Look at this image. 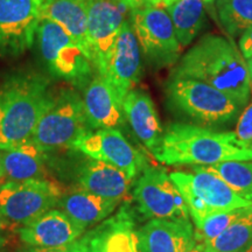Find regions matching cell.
Listing matches in <instances>:
<instances>
[{"instance_id":"6da1fadb","label":"cell","mask_w":252,"mask_h":252,"mask_svg":"<svg viewBox=\"0 0 252 252\" xmlns=\"http://www.w3.org/2000/svg\"><path fill=\"white\" fill-rule=\"evenodd\" d=\"M171 76L204 82L228 94L241 108L251 96L247 60L232 41L207 34L182 55Z\"/></svg>"},{"instance_id":"7a4b0ae2","label":"cell","mask_w":252,"mask_h":252,"mask_svg":"<svg viewBox=\"0 0 252 252\" xmlns=\"http://www.w3.org/2000/svg\"><path fill=\"white\" fill-rule=\"evenodd\" d=\"M167 166H212L229 160H252V150L237 140L235 132H217L207 126L172 123L152 153Z\"/></svg>"},{"instance_id":"3957f363","label":"cell","mask_w":252,"mask_h":252,"mask_svg":"<svg viewBox=\"0 0 252 252\" xmlns=\"http://www.w3.org/2000/svg\"><path fill=\"white\" fill-rule=\"evenodd\" d=\"M45 78L25 75L0 90V150L31 139L52 100Z\"/></svg>"},{"instance_id":"277c9868","label":"cell","mask_w":252,"mask_h":252,"mask_svg":"<svg viewBox=\"0 0 252 252\" xmlns=\"http://www.w3.org/2000/svg\"><path fill=\"white\" fill-rule=\"evenodd\" d=\"M166 97L175 111L202 126L228 124L241 110L228 94L194 78L169 76Z\"/></svg>"},{"instance_id":"5b68a950","label":"cell","mask_w":252,"mask_h":252,"mask_svg":"<svg viewBox=\"0 0 252 252\" xmlns=\"http://www.w3.org/2000/svg\"><path fill=\"white\" fill-rule=\"evenodd\" d=\"M169 176L184 196L195 228L214 214L252 206L203 166H194L191 172H173Z\"/></svg>"},{"instance_id":"8992f818","label":"cell","mask_w":252,"mask_h":252,"mask_svg":"<svg viewBox=\"0 0 252 252\" xmlns=\"http://www.w3.org/2000/svg\"><path fill=\"white\" fill-rule=\"evenodd\" d=\"M90 131L83 100L77 93L64 89L53 94L31 139L45 152L70 149L80 135Z\"/></svg>"},{"instance_id":"52a82bcc","label":"cell","mask_w":252,"mask_h":252,"mask_svg":"<svg viewBox=\"0 0 252 252\" xmlns=\"http://www.w3.org/2000/svg\"><path fill=\"white\" fill-rule=\"evenodd\" d=\"M41 58L55 77L84 87L93 78L94 63L78 43L58 24L42 19L36 32Z\"/></svg>"},{"instance_id":"ba28073f","label":"cell","mask_w":252,"mask_h":252,"mask_svg":"<svg viewBox=\"0 0 252 252\" xmlns=\"http://www.w3.org/2000/svg\"><path fill=\"white\" fill-rule=\"evenodd\" d=\"M63 188L49 179L7 180L0 184V215L15 225H26L58 207Z\"/></svg>"},{"instance_id":"9c48e42d","label":"cell","mask_w":252,"mask_h":252,"mask_svg":"<svg viewBox=\"0 0 252 252\" xmlns=\"http://www.w3.org/2000/svg\"><path fill=\"white\" fill-rule=\"evenodd\" d=\"M131 24L145 58L157 67L178 63L182 47L165 7L146 5L131 12Z\"/></svg>"},{"instance_id":"30bf717a","label":"cell","mask_w":252,"mask_h":252,"mask_svg":"<svg viewBox=\"0 0 252 252\" xmlns=\"http://www.w3.org/2000/svg\"><path fill=\"white\" fill-rule=\"evenodd\" d=\"M135 210L144 219H189L180 190L165 169L146 166L133 184Z\"/></svg>"},{"instance_id":"8fae6325","label":"cell","mask_w":252,"mask_h":252,"mask_svg":"<svg viewBox=\"0 0 252 252\" xmlns=\"http://www.w3.org/2000/svg\"><path fill=\"white\" fill-rule=\"evenodd\" d=\"M88 35L94 67L104 75L116 40L131 8L124 0H87Z\"/></svg>"},{"instance_id":"7c38bea8","label":"cell","mask_w":252,"mask_h":252,"mask_svg":"<svg viewBox=\"0 0 252 252\" xmlns=\"http://www.w3.org/2000/svg\"><path fill=\"white\" fill-rule=\"evenodd\" d=\"M70 149L78 151L91 159L116 166L133 180L147 166L143 154L132 146L118 128L88 131L72 143Z\"/></svg>"},{"instance_id":"4fadbf2b","label":"cell","mask_w":252,"mask_h":252,"mask_svg":"<svg viewBox=\"0 0 252 252\" xmlns=\"http://www.w3.org/2000/svg\"><path fill=\"white\" fill-rule=\"evenodd\" d=\"M137 214L128 201L123 202L113 215L81 236V252H140Z\"/></svg>"},{"instance_id":"5bb4252c","label":"cell","mask_w":252,"mask_h":252,"mask_svg":"<svg viewBox=\"0 0 252 252\" xmlns=\"http://www.w3.org/2000/svg\"><path fill=\"white\" fill-rule=\"evenodd\" d=\"M46 0H0V50L20 53L33 45Z\"/></svg>"},{"instance_id":"9a60e30c","label":"cell","mask_w":252,"mask_h":252,"mask_svg":"<svg viewBox=\"0 0 252 252\" xmlns=\"http://www.w3.org/2000/svg\"><path fill=\"white\" fill-rule=\"evenodd\" d=\"M130 20L125 21L110 55L103 76L122 100L134 89L141 75V52Z\"/></svg>"},{"instance_id":"2e32d148","label":"cell","mask_w":252,"mask_h":252,"mask_svg":"<svg viewBox=\"0 0 252 252\" xmlns=\"http://www.w3.org/2000/svg\"><path fill=\"white\" fill-rule=\"evenodd\" d=\"M87 230L75 223L59 208L50 209L18 229L19 237L28 248H55L70 244Z\"/></svg>"},{"instance_id":"e0dca14e","label":"cell","mask_w":252,"mask_h":252,"mask_svg":"<svg viewBox=\"0 0 252 252\" xmlns=\"http://www.w3.org/2000/svg\"><path fill=\"white\" fill-rule=\"evenodd\" d=\"M82 100L90 130L119 128L125 125L123 100L102 75L93 77L84 86Z\"/></svg>"},{"instance_id":"ac0fdd59","label":"cell","mask_w":252,"mask_h":252,"mask_svg":"<svg viewBox=\"0 0 252 252\" xmlns=\"http://www.w3.org/2000/svg\"><path fill=\"white\" fill-rule=\"evenodd\" d=\"M138 241L140 252H186L196 239L189 219H152L138 229Z\"/></svg>"},{"instance_id":"d6986e66","label":"cell","mask_w":252,"mask_h":252,"mask_svg":"<svg viewBox=\"0 0 252 252\" xmlns=\"http://www.w3.org/2000/svg\"><path fill=\"white\" fill-rule=\"evenodd\" d=\"M77 182L78 187L98 196L124 201L134 180L116 166L88 158L78 167Z\"/></svg>"},{"instance_id":"ffe728a7","label":"cell","mask_w":252,"mask_h":252,"mask_svg":"<svg viewBox=\"0 0 252 252\" xmlns=\"http://www.w3.org/2000/svg\"><path fill=\"white\" fill-rule=\"evenodd\" d=\"M123 112L137 139L153 153L161 141L163 128L150 94L131 90L123 99Z\"/></svg>"},{"instance_id":"44dd1931","label":"cell","mask_w":252,"mask_h":252,"mask_svg":"<svg viewBox=\"0 0 252 252\" xmlns=\"http://www.w3.org/2000/svg\"><path fill=\"white\" fill-rule=\"evenodd\" d=\"M122 203L123 201L98 196L78 187L69 193H63L56 208L88 230L111 216Z\"/></svg>"},{"instance_id":"7402d4cb","label":"cell","mask_w":252,"mask_h":252,"mask_svg":"<svg viewBox=\"0 0 252 252\" xmlns=\"http://www.w3.org/2000/svg\"><path fill=\"white\" fill-rule=\"evenodd\" d=\"M42 19H48L67 32L93 61L88 35L87 0H46Z\"/></svg>"},{"instance_id":"603a6c76","label":"cell","mask_w":252,"mask_h":252,"mask_svg":"<svg viewBox=\"0 0 252 252\" xmlns=\"http://www.w3.org/2000/svg\"><path fill=\"white\" fill-rule=\"evenodd\" d=\"M5 178L11 181L47 179V152L32 139L1 150Z\"/></svg>"},{"instance_id":"cb8c5ba5","label":"cell","mask_w":252,"mask_h":252,"mask_svg":"<svg viewBox=\"0 0 252 252\" xmlns=\"http://www.w3.org/2000/svg\"><path fill=\"white\" fill-rule=\"evenodd\" d=\"M167 8L182 48L190 45L207 23L203 0H176Z\"/></svg>"},{"instance_id":"d4e9b609","label":"cell","mask_w":252,"mask_h":252,"mask_svg":"<svg viewBox=\"0 0 252 252\" xmlns=\"http://www.w3.org/2000/svg\"><path fill=\"white\" fill-rule=\"evenodd\" d=\"M252 247V206L223 231L204 245V252H245Z\"/></svg>"},{"instance_id":"484cf974","label":"cell","mask_w":252,"mask_h":252,"mask_svg":"<svg viewBox=\"0 0 252 252\" xmlns=\"http://www.w3.org/2000/svg\"><path fill=\"white\" fill-rule=\"evenodd\" d=\"M203 167L222 179L239 197L252 203V160H229Z\"/></svg>"},{"instance_id":"4316f807","label":"cell","mask_w":252,"mask_h":252,"mask_svg":"<svg viewBox=\"0 0 252 252\" xmlns=\"http://www.w3.org/2000/svg\"><path fill=\"white\" fill-rule=\"evenodd\" d=\"M216 14L230 37H237L252 28V0H217Z\"/></svg>"},{"instance_id":"83f0119b","label":"cell","mask_w":252,"mask_h":252,"mask_svg":"<svg viewBox=\"0 0 252 252\" xmlns=\"http://www.w3.org/2000/svg\"><path fill=\"white\" fill-rule=\"evenodd\" d=\"M245 208L247 207L238 208V209L230 210V212L217 213L214 214V215L208 216L207 219L202 220L200 225L196 226L195 239L204 245L212 242L213 239L219 237L223 231H225L239 216H242Z\"/></svg>"},{"instance_id":"f1b7e54d","label":"cell","mask_w":252,"mask_h":252,"mask_svg":"<svg viewBox=\"0 0 252 252\" xmlns=\"http://www.w3.org/2000/svg\"><path fill=\"white\" fill-rule=\"evenodd\" d=\"M235 134L244 147L252 150V100L242 112L236 126Z\"/></svg>"},{"instance_id":"f546056e","label":"cell","mask_w":252,"mask_h":252,"mask_svg":"<svg viewBox=\"0 0 252 252\" xmlns=\"http://www.w3.org/2000/svg\"><path fill=\"white\" fill-rule=\"evenodd\" d=\"M26 252H81L78 239L76 242H72L70 244L61 245L55 248H27Z\"/></svg>"},{"instance_id":"4dcf8cb0","label":"cell","mask_w":252,"mask_h":252,"mask_svg":"<svg viewBox=\"0 0 252 252\" xmlns=\"http://www.w3.org/2000/svg\"><path fill=\"white\" fill-rule=\"evenodd\" d=\"M238 48L241 50L242 55L244 56L245 60L251 58L252 56V28L239 36Z\"/></svg>"},{"instance_id":"1f68e13d","label":"cell","mask_w":252,"mask_h":252,"mask_svg":"<svg viewBox=\"0 0 252 252\" xmlns=\"http://www.w3.org/2000/svg\"><path fill=\"white\" fill-rule=\"evenodd\" d=\"M124 1L128 5L131 11H133L135 8L143 7V6L146 5L161 6V7H163V0H124Z\"/></svg>"},{"instance_id":"d6a6232c","label":"cell","mask_w":252,"mask_h":252,"mask_svg":"<svg viewBox=\"0 0 252 252\" xmlns=\"http://www.w3.org/2000/svg\"><path fill=\"white\" fill-rule=\"evenodd\" d=\"M186 252H204V244L200 243V242H195L193 247H191L190 249H189L188 251Z\"/></svg>"},{"instance_id":"836d02e7","label":"cell","mask_w":252,"mask_h":252,"mask_svg":"<svg viewBox=\"0 0 252 252\" xmlns=\"http://www.w3.org/2000/svg\"><path fill=\"white\" fill-rule=\"evenodd\" d=\"M247 65H248L249 76H250V82H251V90H252V56H251L250 59H247Z\"/></svg>"},{"instance_id":"e575fe53","label":"cell","mask_w":252,"mask_h":252,"mask_svg":"<svg viewBox=\"0 0 252 252\" xmlns=\"http://www.w3.org/2000/svg\"><path fill=\"white\" fill-rule=\"evenodd\" d=\"M5 178V173H4V167H2V153L1 150H0V181Z\"/></svg>"},{"instance_id":"d590c367","label":"cell","mask_w":252,"mask_h":252,"mask_svg":"<svg viewBox=\"0 0 252 252\" xmlns=\"http://www.w3.org/2000/svg\"><path fill=\"white\" fill-rule=\"evenodd\" d=\"M174 1H176V0H163V7H168V6L172 5Z\"/></svg>"},{"instance_id":"8d00e7d4","label":"cell","mask_w":252,"mask_h":252,"mask_svg":"<svg viewBox=\"0 0 252 252\" xmlns=\"http://www.w3.org/2000/svg\"><path fill=\"white\" fill-rule=\"evenodd\" d=\"M5 242H6L5 237H4V236H2L1 234H0V249H1L2 247H4V245H5Z\"/></svg>"},{"instance_id":"74e56055","label":"cell","mask_w":252,"mask_h":252,"mask_svg":"<svg viewBox=\"0 0 252 252\" xmlns=\"http://www.w3.org/2000/svg\"><path fill=\"white\" fill-rule=\"evenodd\" d=\"M217 0H203L204 4H213V2H216Z\"/></svg>"},{"instance_id":"f35d334b","label":"cell","mask_w":252,"mask_h":252,"mask_svg":"<svg viewBox=\"0 0 252 252\" xmlns=\"http://www.w3.org/2000/svg\"><path fill=\"white\" fill-rule=\"evenodd\" d=\"M2 223H4V220H2V217H1V215H0V228L2 226Z\"/></svg>"},{"instance_id":"ab89813d","label":"cell","mask_w":252,"mask_h":252,"mask_svg":"<svg viewBox=\"0 0 252 252\" xmlns=\"http://www.w3.org/2000/svg\"><path fill=\"white\" fill-rule=\"evenodd\" d=\"M247 251H248V252H252V247H251L250 249H249V250H247Z\"/></svg>"},{"instance_id":"60d3db41","label":"cell","mask_w":252,"mask_h":252,"mask_svg":"<svg viewBox=\"0 0 252 252\" xmlns=\"http://www.w3.org/2000/svg\"><path fill=\"white\" fill-rule=\"evenodd\" d=\"M15 252H26V251H23V250H19V251H15Z\"/></svg>"},{"instance_id":"b9f144b4","label":"cell","mask_w":252,"mask_h":252,"mask_svg":"<svg viewBox=\"0 0 252 252\" xmlns=\"http://www.w3.org/2000/svg\"><path fill=\"white\" fill-rule=\"evenodd\" d=\"M0 252H5L4 250H2V248H1V249H0Z\"/></svg>"},{"instance_id":"7bdbcfd3","label":"cell","mask_w":252,"mask_h":252,"mask_svg":"<svg viewBox=\"0 0 252 252\" xmlns=\"http://www.w3.org/2000/svg\"><path fill=\"white\" fill-rule=\"evenodd\" d=\"M245 252H248V251H245Z\"/></svg>"}]
</instances>
